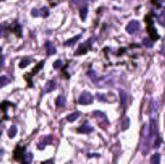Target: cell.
Returning <instances> with one entry per match:
<instances>
[{"instance_id":"6da1fadb","label":"cell","mask_w":165,"mask_h":164,"mask_svg":"<svg viewBox=\"0 0 165 164\" xmlns=\"http://www.w3.org/2000/svg\"><path fill=\"white\" fill-rule=\"evenodd\" d=\"M94 97L90 92H84L79 97V103L82 105H89L93 102Z\"/></svg>"},{"instance_id":"7a4b0ae2","label":"cell","mask_w":165,"mask_h":164,"mask_svg":"<svg viewBox=\"0 0 165 164\" xmlns=\"http://www.w3.org/2000/svg\"><path fill=\"white\" fill-rule=\"evenodd\" d=\"M32 15L33 17H38V16H42V17H47L49 16V10L47 7H42L40 10H38V9H32V12H31Z\"/></svg>"},{"instance_id":"3957f363","label":"cell","mask_w":165,"mask_h":164,"mask_svg":"<svg viewBox=\"0 0 165 164\" xmlns=\"http://www.w3.org/2000/svg\"><path fill=\"white\" fill-rule=\"evenodd\" d=\"M139 27H140V25H139V23L138 21L132 20L130 21V23L127 24V26H126V30L129 34H133V33H135V31L139 30Z\"/></svg>"},{"instance_id":"277c9868","label":"cell","mask_w":165,"mask_h":164,"mask_svg":"<svg viewBox=\"0 0 165 164\" xmlns=\"http://www.w3.org/2000/svg\"><path fill=\"white\" fill-rule=\"evenodd\" d=\"M157 133V127L156 123L154 119H151V123H150V127H149V136L150 137H155Z\"/></svg>"},{"instance_id":"5b68a950","label":"cell","mask_w":165,"mask_h":164,"mask_svg":"<svg viewBox=\"0 0 165 164\" xmlns=\"http://www.w3.org/2000/svg\"><path fill=\"white\" fill-rule=\"evenodd\" d=\"M52 139H53V136H47V137H45L42 141L38 144V148H39L40 150H43L44 149L45 146L47 145V144H50L52 142Z\"/></svg>"},{"instance_id":"8992f818","label":"cell","mask_w":165,"mask_h":164,"mask_svg":"<svg viewBox=\"0 0 165 164\" xmlns=\"http://www.w3.org/2000/svg\"><path fill=\"white\" fill-rule=\"evenodd\" d=\"M45 48L47 50V54L49 55H53V54H55L57 52L56 47H54L53 43L50 42V41H47L46 42V43H45Z\"/></svg>"},{"instance_id":"52a82bcc","label":"cell","mask_w":165,"mask_h":164,"mask_svg":"<svg viewBox=\"0 0 165 164\" xmlns=\"http://www.w3.org/2000/svg\"><path fill=\"white\" fill-rule=\"evenodd\" d=\"M56 87V83L54 80H49V81L46 83L45 84L44 88V92L46 93V92H49L51 91L54 90Z\"/></svg>"},{"instance_id":"ba28073f","label":"cell","mask_w":165,"mask_h":164,"mask_svg":"<svg viewBox=\"0 0 165 164\" xmlns=\"http://www.w3.org/2000/svg\"><path fill=\"white\" fill-rule=\"evenodd\" d=\"M93 129H94L91 125H88V124H84L81 127L78 128V131L82 133H90V132L93 131Z\"/></svg>"},{"instance_id":"9c48e42d","label":"cell","mask_w":165,"mask_h":164,"mask_svg":"<svg viewBox=\"0 0 165 164\" xmlns=\"http://www.w3.org/2000/svg\"><path fill=\"white\" fill-rule=\"evenodd\" d=\"M81 38V35H78V36H74V38H72V39H70L69 40H67L66 42L64 43V45L65 46H68V47H70V46H73L76 43V42L78 40V39Z\"/></svg>"},{"instance_id":"30bf717a","label":"cell","mask_w":165,"mask_h":164,"mask_svg":"<svg viewBox=\"0 0 165 164\" xmlns=\"http://www.w3.org/2000/svg\"><path fill=\"white\" fill-rule=\"evenodd\" d=\"M11 82V79L6 76H0V88L6 86V84H8Z\"/></svg>"},{"instance_id":"8fae6325","label":"cell","mask_w":165,"mask_h":164,"mask_svg":"<svg viewBox=\"0 0 165 164\" xmlns=\"http://www.w3.org/2000/svg\"><path fill=\"white\" fill-rule=\"evenodd\" d=\"M151 164H160V154L155 153L151 158Z\"/></svg>"},{"instance_id":"7c38bea8","label":"cell","mask_w":165,"mask_h":164,"mask_svg":"<svg viewBox=\"0 0 165 164\" xmlns=\"http://www.w3.org/2000/svg\"><path fill=\"white\" fill-rule=\"evenodd\" d=\"M119 95H120V99H121V105L122 107L125 106V104H126V99H127V96H126V93L124 90H120L119 91Z\"/></svg>"},{"instance_id":"4fadbf2b","label":"cell","mask_w":165,"mask_h":164,"mask_svg":"<svg viewBox=\"0 0 165 164\" xmlns=\"http://www.w3.org/2000/svg\"><path fill=\"white\" fill-rule=\"evenodd\" d=\"M65 98L62 95H60L58 97H57V100H56V105L57 107H61L65 105Z\"/></svg>"},{"instance_id":"5bb4252c","label":"cell","mask_w":165,"mask_h":164,"mask_svg":"<svg viewBox=\"0 0 165 164\" xmlns=\"http://www.w3.org/2000/svg\"><path fill=\"white\" fill-rule=\"evenodd\" d=\"M17 133V127L16 125H11V127L10 128V129L8 130V136L11 138H13L16 135Z\"/></svg>"},{"instance_id":"9a60e30c","label":"cell","mask_w":165,"mask_h":164,"mask_svg":"<svg viewBox=\"0 0 165 164\" xmlns=\"http://www.w3.org/2000/svg\"><path fill=\"white\" fill-rule=\"evenodd\" d=\"M80 116V113H78V112H75V113H73L72 114L69 115L67 117V120L70 122H74V121H76L77 119Z\"/></svg>"},{"instance_id":"2e32d148","label":"cell","mask_w":165,"mask_h":164,"mask_svg":"<svg viewBox=\"0 0 165 164\" xmlns=\"http://www.w3.org/2000/svg\"><path fill=\"white\" fill-rule=\"evenodd\" d=\"M33 155L32 153H27L24 155L23 158V164H31L32 161Z\"/></svg>"},{"instance_id":"e0dca14e","label":"cell","mask_w":165,"mask_h":164,"mask_svg":"<svg viewBox=\"0 0 165 164\" xmlns=\"http://www.w3.org/2000/svg\"><path fill=\"white\" fill-rule=\"evenodd\" d=\"M88 14V8L86 6L85 7H82L81 10H80V15H81V18H82V20H85L87 17Z\"/></svg>"},{"instance_id":"ac0fdd59","label":"cell","mask_w":165,"mask_h":164,"mask_svg":"<svg viewBox=\"0 0 165 164\" xmlns=\"http://www.w3.org/2000/svg\"><path fill=\"white\" fill-rule=\"evenodd\" d=\"M143 44L147 48H151L153 47V43L151 42V40L149 38H144L143 40Z\"/></svg>"},{"instance_id":"d6986e66","label":"cell","mask_w":165,"mask_h":164,"mask_svg":"<svg viewBox=\"0 0 165 164\" xmlns=\"http://www.w3.org/2000/svg\"><path fill=\"white\" fill-rule=\"evenodd\" d=\"M158 21H159V23H160L161 25L165 26V10H163L159 16H158Z\"/></svg>"},{"instance_id":"ffe728a7","label":"cell","mask_w":165,"mask_h":164,"mask_svg":"<svg viewBox=\"0 0 165 164\" xmlns=\"http://www.w3.org/2000/svg\"><path fill=\"white\" fill-rule=\"evenodd\" d=\"M30 63H31L30 59H23V60H21L20 63H19V68H25V67H27V65H29Z\"/></svg>"},{"instance_id":"44dd1931","label":"cell","mask_w":165,"mask_h":164,"mask_svg":"<svg viewBox=\"0 0 165 164\" xmlns=\"http://www.w3.org/2000/svg\"><path fill=\"white\" fill-rule=\"evenodd\" d=\"M62 61H61V59H57V60H56L54 63H53V68H55V69H58V68H60L62 66Z\"/></svg>"},{"instance_id":"7402d4cb","label":"cell","mask_w":165,"mask_h":164,"mask_svg":"<svg viewBox=\"0 0 165 164\" xmlns=\"http://www.w3.org/2000/svg\"><path fill=\"white\" fill-rule=\"evenodd\" d=\"M87 75L89 76V77L92 80H95V79L97 78V75H96V72H94V71H93V70H90V72H87Z\"/></svg>"},{"instance_id":"603a6c76","label":"cell","mask_w":165,"mask_h":164,"mask_svg":"<svg viewBox=\"0 0 165 164\" xmlns=\"http://www.w3.org/2000/svg\"><path fill=\"white\" fill-rule=\"evenodd\" d=\"M129 123H130L129 119L127 118V117H125V118L123 119V121H122V129H127L129 126Z\"/></svg>"},{"instance_id":"cb8c5ba5","label":"cell","mask_w":165,"mask_h":164,"mask_svg":"<svg viewBox=\"0 0 165 164\" xmlns=\"http://www.w3.org/2000/svg\"><path fill=\"white\" fill-rule=\"evenodd\" d=\"M97 98H98V100H100V101H106V96L103 94L98 93V94H97Z\"/></svg>"},{"instance_id":"d4e9b609","label":"cell","mask_w":165,"mask_h":164,"mask_svg":"<svg viewBox=\"0 0 165 164\" xmlns=\"http://www.w3.org/2000/svg\"><path fill=\"white\" fill-rule=\"evenodd\" d=\"M6 34V30L3 27H2V25L0 24V37L3 36V35Z\"/></svg>"},{"instance_id":"484cf974","label":"cell","mask_w":165,"mask_h":164,"mask_svg":"<svg viewBox=\"0 0 165 164\" xmlns=\"http://www.w3.org/2000/svg\"><path fill=\"white\" fill-rule=\"evenodd\" d=\"M2 154H3V150H0V159H1V158H2Z\"/></svg>"},{"instance_id":"4316f807","label":"cell","mask_w":165,"mask_h":164,"mask_svg":"<svg viewBox=\"0 0 165 164\" xmlns=\"http://www.w3.org/2000/svg\"><path fill=\"white\" fill-rule=\"evenodd\" d=\"M44 164H53V162H51V161H49V162H46L45 163H44Z\"/></svg>"}]
</instances>
